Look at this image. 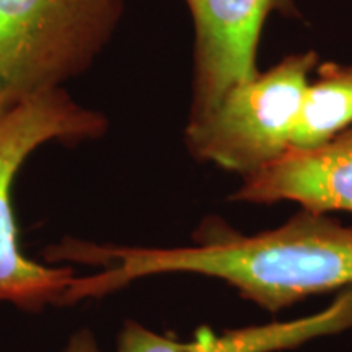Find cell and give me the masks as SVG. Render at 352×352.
I'll return each mask as SVG.
<instances>
[{"label":"cell","mask_w":352,"mask_h":352,"mask_svg":"<svg viewBox=\"0 0 352 352\" xmlns=\"http://www.w3.org/2000/svg\"><path fill=\"white\" fill-rule=\"evenodd\" d=\"M107 131V116L78 103L65 88L0 109V305L7 303L26 314L64 305L76 271L72 266L33 261L21 253L13 186L21 166L38 148L90 142Z\"/></svg>","instance_id":"7a4b0ae2"},{"label":"cell","mask_w":352,"mask_h":352,"mask_svg":"<svg viewBox=\"0 0 352 352\" xmlns=\"http://www.w3.org/2000/svg\"><path fill=\"white\" fill-rule=\"evenodd\" d=\"M122 15L124 0H0V109L88 72Z\"/></svg>","instance_id":"3957f363"},{"label":"cell","mask_w":352,"mask_h":352,"mask_svg":"<svg viewBox=\"0 0 352 352\" xmlns=\"http://www.w3.org/2000/svg\"><path fill=\"white\" fill-rule=\"evenodd\" d=\"M195 30L189 118L210 111L220 98L259 74L258 44L267 16H298L294 0H184Z\"/></svg>","instance_id":"5b68a950"},{"label":"cell","mask_w":352,"mask_h":352,"mask_svg":"<svg viewBox=\"0 0 352 352\" xmlns=\"http://www.w3.org/2000/svg\"><path fill=\"white\" fill-rule=\"evenodd\" d=\"M63 352H100V347L95 334L83 328L70 338Z\"/></svg>","instance_id":"9c48e42d"},{"label":"cell","mask_w":352,"mask_h":352,"mask_svg":"<svg viewBox=\"0 0 352 352\" xmlns=\"http://www.w3.org/2000/svg\"><path fill=\"white\" fill-rule=\"evenodd\" d=\"M352 127V64L323 63L310 80L290 152L314 151Z\"/></svg>","instance_id":"ba28073f"},{"label":"cell","mask_w":352,"mask_h":352,"mask_svg":"<svg viewBox=\"0 0 352 352\" xmlns=\"http://www.w3.org/2000/svg\"><path fill=\"white\" fill-rule=\"evenodd\" d=\"M349 328H352V287L342 292L327 310L305 318L232 329L222 334L201 328L186 342L162 336L129 320L118 336L116 352H274L292 349L314 338Z\"/></svg>","instance_id":"52a82bcc"},{"label":"cell","mask_w":352,"mask_h":352,"mask_svg":"<svg viewBox=\"0 0 352 352\" xmlns=\"http://www.w3.org/2000/svg\"><path fill=\"white\" fill-rule=\"evenodd\" d=\"M316 65L315 51L296 52L266 72L236 83L210 111L189 118L184 126L188 152L243 179L283 158L292 148Z\"/></svg>","instance_id":"277c9868"},{"label":"cell","mask_w":352,"mask_h":352,"mask_svg":"<svg viewBox=\"0 0 352 352\" xmlns=\"http://www.w3.org/2000/svg\"><path fill=\"white\" fill-rule=\"evenodd\" d=\"M195 246L135 248L65 236L44 250L47 263L101 267L76 277L64 305L116 292L155 274L191 272L217 277L240 296L279 311L311 294L352 287V227L303 209L284 226L243 235L220 219H208L192 235Z\"/></svg>","instance_id":"6da1fadb"},{"label":"cell","mask_w":352,"mask_h":352,"mask_svg":"<svg viewBox=\"0 0 352 352\" xmlns=\"http://www.w3.org/2000/svg\"><path fill=\"white\" fill-rule=\"evenodd\" d=\"M233 201H294L314 212H352V127L314 151L289 152L243 179Z\"/></svg>","instance_id":"8992f818"}]
</instances>
